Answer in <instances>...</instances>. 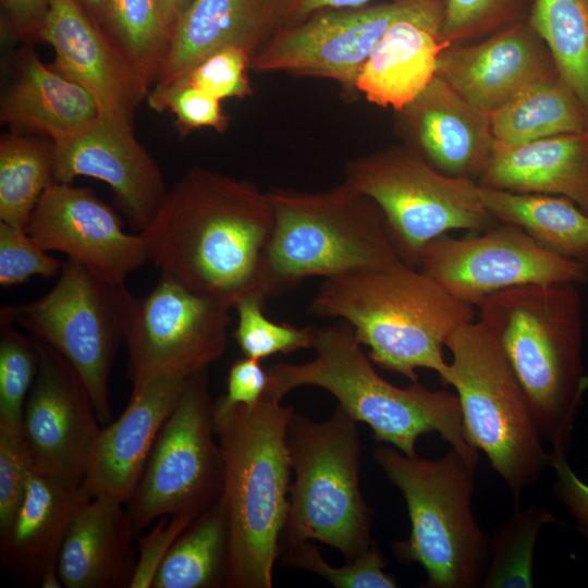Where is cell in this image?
<instances>
[{"label":"cell","mask_w":588,"mask_h":588,"mask_svg":"<svg viewBox=\"0 0 588 588\" xmlns=\"http://www.w3.org/2000/svg\"><path fill=\"white\" fill-rule=\"evenodd\" d=\"M273 225L267 192L213 170L189 169L140 232L148 261L196 294L231 308L264 292V250Z\"/></svg>","instance_id":"obj_1"},{"label":"cell","mask_w":588,"mask_h":588,"mask_svg":"<svg viewBox=\"0 0 588 588\" xmlns=\"http://www.w3.org/2000/svg\"><path fill=\"white\" fill-rule=\"evenodd\" d=\"M268 391L253 405L212 414L223 458L229 527L224 587L271 588L291 487L287 427L294 409Z\"/></svg>","instance_id":"obj_2"},{"label":"cell","mask_w":588,"mask_h":588,"mask_svg":"<svg viewBox=\"0 0 588 588\" xmlns=\"http://www.w3.org/2000/svg\"><path fill=\"white\" fill-rule=\"evenodd\" d=\"M479 321L505 353L552 454H566L588 390L576 283H531L480 301Z\"/></svg>","instance_id":"obj_3"},{"label":"cell","mask_w":588,"mask_h":588,"mask_svg":"<svg viewBox=\"0 0 588 588\" xmlns=\"http://www.w3.org/2000/svg\"><path fill=\"white\" fill-rule=\"evenodd\" d=\"M475 308L402 262L326 278L308 311L350 323L381 368L412 382L418 381L417 369L426 368L443 382L449 370L443 347L458 327L475 320Z\"/></svg>","instance_id":"obj_4"},{"label":"cell","mask_w":588,"mask_h":588,"mask_svg":"<svg viewBox=\"0 0 588 588\" xmlns=\"http://www.w3.org/2000/svg\"><path fill=\"white\" fill-rule=\"evenodd\" d=\"M313 348L316 355L307 363L272 365L267 391L282 400L299 387L321 388L355 421L368 425L378 442L415 456L417 440L438 432L477 466L478 451L465 438L456 394L429 390L418 381L406 388L393 385L375 370L346 321L319 328Z\"/></svg>","instance_id":"obj_5"},{"label":"cell","mask_w":588,"mask_h":588,"mask_svg":"<svg viewBox=\"0 0 588 588\" xmlns=\"http://www.w3.org/2000/svg\"><path fill=\"white\" fill-rule=\"evenodd\" d=\"M267 193L273 217L261 266L267 297L307 278L405 262L378 206L344 183L320 192L274 188Z\"/></svg>","instance_id":"obj_6"},{"label":"cell","mask_w":588,"mask_h":588,"mask_svg":"<svg viewBox=\"0 0 588 588\" xmlns=\"http://www.w3.org/2000/svg\"><path fill=\"white\" fill-rule=\"evenodd\" d=\"M372 456L401 491L411 522L408 538L394 543L395 555L424 568V587H481L490 537L473 512L476 466L453 448L427 460L382 444Z\"/></svg>","instance_id":"obj_7"},{"label":"cell","mask_w":588,"mask_h":588,"mask_svg":"<svg viewBox=\"0 0 588 588\" xmlns=\"http://www.w3.org/2000/svg\"><path fill=\"white\" fill-rule=\"evenodd\" d=\"M445 347L452 362L443 383L456 391L465 438L486 454L518 499L552 465L528 399L500 343L481 321L458 327Z\"/></svg>","instance_id":"obj_8"},{"label":"cell","mask_w":588,"mask_h":588,"mask_svg":"<svg viewBox=\"0 0 588 588\" xmlns=\"http://www.w3.org/2000/svg\"><path fill=\"white\" fill-rule=\"evenodd\" d=\"M356 422L339 405L322 421L292 415L286 441L294 481L281 543L319 541L347 561L373 544L371 511L359 485Z\"/></svg>","instance_id":"obj_9"},{"label":"cell","mask_w":588,"mask_h":588,"mask_svg":"<svg viewBox=\"0 0 588 588\" xmlns=\"http://www.w3.org/2000/svg\"><path fill=\"white\" fill-rule=\"evenodd\" d=\"M134 296L68 259L53 287L36 301L5 305L0 323L20 327L56 348L83 380L102 426L112 420L109 380L125 341Z\"/></svg>","instance_id":"obj_10"},{"label":"cell","mask_w":588,"mask_h":588,"mask_svg":"<svg viewBox=\"0 0 588 588\" xmlns=\"http://www.w3.org/2000/svg\"><path fill=\"white\" fill-rule=\"evenodd\" d=\"M342 183L378 206L400 257L411 266L440 235L500 223L481 204L478 183L437 171L405 145L348 161Z\"/></svg>","instance_id":"obj_11"},{"label":"cell","mask_w":588,"mask_h":588,"mask_svg":"<svg viewBox=\"0 0 588 588\" xmlns=\"http://www.w3.org/2000/svg\"><path fill=\"white\" fill-rule=\"evenodd\" d=\"M212 403L207 369L189 376L126 503L136 536L161 516H197L220 498L224 467Z\"/></svg>","instance_id":"obj_12"},{"label":"cell","mask_w":588,"mask_h":588,"mask_svg":"<svg viewBox=\"0 0 588 588\" xmlns=\"http://www.w3.org/2000/svg\"><path fill=\"white\" fill-rule=\"evenodd\" d=\"M230 309L160 275L146 296L134 297L130 311L124 342L132 391L157 378L208 369L226 348Z\"/></svg>","instance_id":"obj_13"},{"label":"cell","mask_w":588,"mask_h":588,"mask_svg":"<svg viewBox=\"0 0 588 588\" xmlns=\"http://www.w3.org/2000/svg\"><path fill=\"white\" fill-rule=\"evenodd\" d=\"M464 237L449 233L430 241L417 265L457 298L476 305L483 298L531 283H581L588 266L558 255L522 228L498 223Z\"/></svg>","instance_id":"obj_14"},{"label":"cell","mask_w":588,"mask_h":588,"mask_svg":"<svg viewBox=\"0 0 588 588\" xmlns=\"http://www.w3.org/2000/svg\"><path fill=\"white\" fill-rule=\"evenodd\" d=\"M442 1L391 0L318 11L281 27L255 56L250 69L330 79L346 94H357V77L387 29Z\"/></svg>","instance_id":"obj_15"},{"label":"cell","mask_w":588,"mask_h":588,"mask_svg":"<svg viewBox=\"0 0 588 588\" xmlns=\"http://www.w3.org/2000/svg\"><path fill=\"white\" fill-rule=\"evenodd\" d=\"M36 344L38 368L22 424L28 461L42 475L82 486L100 421L74 367L46 342Z\"/></svg>","instance_id":"obj_16"},{"label":"cell","mask_w":588,"mask_h":588,"mask_svg":"<svg viewBox=\"0 0 588 588\" xmlns=\"http://www.w3.org/2000/svg\"><path fill=\"white\" fill-rule=\"evenodd\" d=\"M26 231L47 252L63 253L97 277L118 284L148 261L140 233L86 187L54 182L40 197Z\"/></svg>","instance_id":"obj_17"},{"label":"cell","mask_w":588,"mask_h":588,"mask_svg":"<svg viewBox=\"0 0 588 588\" xmlns=\"http://www.w3.org/2000/svg\"><path fill=\"white\" fill-rule=\"evenodd\" d=\"M77 176L107 183L135 233L151 223L168 192L131 121L105 113L78 134L54 142L56 182L72 183Z\"/></svg>","instance_id":"obj_18"},{"label":"cell","mask_w":588,"mask_h":588,"mask_svg":"<svg viewBox=\"0 0 588 588\" xmlns=\"http://www.w3.org/2000/svg\"><path fill=\"white\" fill-rule=\"evenodd\" d=\"M37 40L52 47L51 66L88 90L102 113L132 121L149 83L79 0H49Z\"/></svg>","instance_id":"obj_19"},{"label":"cell","mask_w":588,"mask_h":588,"mask_svg":"<svg viewBox=\"0 0 588 588\" xmlns=\"http://www.w3.org/2000/svg\"><path fill=\"white\" fill-rule=\"evenodd\" d=\"M556 74L547 45L528 21L476 42L449 46L437 62V76L489 114Z\"/></svg>","instance_id":"obj_20"},{"label":"cell","mask_w":588,"mask_h":588,"mask_svg":"<svg viewBox=\"0 0 588 588\" xmlns=\"http://www.w3.org/2000/svg\"><path fill=\"white\" fill-rule=\"evenodd\" d=\"M396 113L405 146L437 171L478 183L497 142L489 113L470 105L438 76Z\"/></svg>","instance_id":"obj_21"},{"label":"cell","mask_w":588,"mask_h":588,"mask_svg":"<svg viewBox=\"0 0 588 588\" xmlns=\"http://www.w3.org/2000/svg\"><path fill=\"white\" fill-rule=\"evenodd\" d=\"M187 378H157L132 391L125 409L100 429L95 441L81 486L88 497L130 501Z\"/></svg>","instance_id":"obj_22"},{"label":"cell","mask_w":588,"mask_h":588,"mask_svg":"<svg viewBox=\"0 0 588 588\" xmlns=\"http://www.w3.org/2000/svg\"><path fill=\"white\" fill-rule=\"evenodd\" d=\"M284 25L283 0H193L173 27L156 83L182 76L226 48L254 59Z\"/></svg>","instance_id":"obj_23"},{"label":"cell","mask_w":588,"mask_h":588,"mask_svg":"<svg viewBox=\"0 0 588 588\" xmlns=\"http://www.w3.org/2000/svg\"><path fill=\"white\" fill-rule=\"evenodd\" d=\"M444 1L395 21L364 64L356 93L378 107L401 111L437 76Z\"/></svg>","instance_id":"obj_24"},{"label":"cell","mask_w":588,"mask_h":588,"mask_svg":"<svg viewBox=\"0 0 588 588\" xmlns=\"http://www.w3.org/2000/svg\"><path fill=\"white\" fill-rule=\"evenodd\" d=\"M135 537L125 503L105 494L91 498L72 520L58 558L63 587L128 588Z\"/></svg>","instance_id":"obj_25"},{"label":"cell","mask_w":588,"mask_h":588,"mask_svg":"<svg viewBox=\"0 0 588 588\" xmlns=\"http://www.w3.org/2000/svg\"><path fill=\"white\" fill-rule=\"evenodd\" d=\"M16 75L1 98L0 118L14 132L42 134L53 142L94 124L102 113L96 98L25 47L17 56Z\"/></svg>","instance_id":"obj_26"},{"label":"cell","mask_w":588,"mask_h":588,"mask_svg":"<svg viewBox=\"0 0 588 588\" xmlns=\"http://www.w3.org/2000/svg\"><path fill=\"white\" fill-rule=\"evenodd\" d=\"M90 499L81 486L30 467L24 501L0 537L3 568L30 585L39 584L45 569L58 562L72 520Z\"/></svg>","instance_id":"obj_27"},{"label":"cell","mask_w":588,"mask_h":588,"mask_svg":"<svg viewBox=\"0 0 588 588\" xmlns=\"http://www.w3.org/2000/svg\"><path fill=\"white\" fill-rule=\"evenodd\" d=\"M479 185L565 197L588 213V133L495 142Z\"/></svg>","instance_id":"obj_28"},{"label":"cell","mask_w":588,"mask_h":588,"mask_svg":"<svg viewBox=\"0 0 588 588\" xmlns=\"http://www.w3.org/2000/svg\"><path fill=\"white\" fill-rule=\"evenodd\" d=\"M477 193L485 209L498 222L517 225L547 249L588 266V213L572 200L479 184Z\"/></svg>","instance_id":"obj_29"},{"label":"cell","mask_w":588,"mask_h":588,"mask_svg":"<svg viewBox=\"0 0 588 588\" xmlns=\"http://www.w3.org/2000/svg\"><path fill=\"white\" fill-rule=\"evenodd\" d=\"M490 122L495 140L507 144L588 133V112L559 74L490 113Z\"/></svg>","instance_id":"obj_30"},{"label":"cell","mask_w":588,"mask_h":588,"mask_svg":"<svg viewBox=\"0 0 588 588\" xmlns=\"http://www.w3.org/2000/svg\"><path fill=\"white\" fill-rule=\"evenodd\" d=\"M228 558L229 527L219 498L175 540L151 588L224 587Z\"/></svg>","instance_id":"obj_31"},{"label":"cell","mask_w":588,"mask_h":588,"mask_svg":"<svg viewBox=\"0 0 588 588\" xmlns=\"http://www.w3.org/2000/svg\"><path fill=\"white\" fill-rule=\"evenodd\" d=\"M56 182L54 142L7 133L0 139V220L25 228L45 191Z\"/></svg>","instance_id":"obj_32"},{"label":"cell","mask_w":588,"mask_h":588,"mask_svg":"<svg viewBox=\"0 0 588 588\" xmlns=\"http://www.w3.org/2000/svg\"><path fill=\"white\" fill-rule=\"evenodd\" d=\"M527 21L588 112V0H534Z\"/></svg>","instance_id":"obj_33"},{"label":"cell","mask_w":588,"mask_h":588,"mask_svg":"<svg viewBox=\"0 0 588 588\" xmlns=\"http://www.w3.org/2000/svg\"><path fill=\"white\" fill-rule=\"evenodd\" d=\"M103 26L149 85L156 83L174 27L164 0H106Z\"/></svg>","instance_id":"obj_34"},{"label":"cell","mask_w":588,"mask_h":588,"mask_svg":"<svg viewBox=\"0 0 588 588\" xmlns=\"http://www.w3.org/2000/svg\"><path fill=\"white\" fill-rule=\"evenodd\" d=\"M560 523L543 506L520 507L516 502L509 520L490 538L489 563L481 587H534V553L541 528Z\"/></svg>","instance_id":"obj_35"},{"label":"cell","mask_w":588,"mask_h":588,"mask_svg":"<svg viewBox=\"0 0 588 588\" xmlns=\"http://www.w3.org/2000/svg\"><path fill=\"white\" fill-rule=\"evenodd\" d=\"M38 368L36 339L0 328V430L22 437L24 408Z\"/></svg>","instance_id":"obj_36"},{"label":"cell","mask_w":588,"mask_h":588,"mask_svg":"<svg viewBox=\"0 0 588 588\" xmlns=\"http://www.w3.org/2000/svg\"><path fill=\"white\" fill-rule=\"evenodd\" d=\"M265 302L261 295L249 294L234 305L237 313L234 338L245 356L262 360L279 353L314 347L319 328L273 322L264 315Z\"/></svg>","instance_id":"obj_37"},{"label":"cell","mask_w":588,"mask_h":588,"mask_svg":"<svg viewBox=\"0 0 588 588\" xmlns=\"http://www.w3.org/2000/svg\"><path fill=\"white\" fill-rule=\"evenodd\" d=\"M279 560L284 567L316 574L336 588H395L396 579L384 572L387 561L373 544L341 567L329 564L313 541L281 543Z\"/></svg>","instance_id":"obj_38"},{"label":"cell","mask_w":588,"mask_h":588,"mask_svg":"<svg viewBox=\"0 0 588 588\" xmlns=\"http://www.w3.org/2000/svg\"><path fill=\"white\" fill-rule=\"evenodd\" d=\"M534 0H444L440 30L446 46L485 39L528 20Z\"/></svg>","instance_id":"obj_39"},{"label":"cell","mask_w":588,"mask_h":588,"mask_svg":"<svg viewBox=\"0 0 588 588\" xmlns=\"http://www.w3.org/2000/svg\"><path fill=\"white\" fill-rule=\"evenodd\" d=\"M149 107L158 112L171 111L182 135L198 128L223 133L229 126L221 100L201 90L185 76L156 83L147 94Z\"/></svg>","instance_id":"obj_40"},{"label":"cell","mask_w":588,"mask_h":588,"mask_svg":"<svg viewBox=\"0 0 588 588\" xmlns=\"http://www.w3.org/2000/svg\"><path fill=\"white\" fill-rule=\"evenodd\" d=\"M63 264L48 255L25 228L0 222V284L25 282L34 275L52 278Z\"/></svg>","instance_id":"obj_41"},{"label":"cell","mask_w":588,"mask_h":588,"mask_svg":"<svg viewBox=\"0 0 588 588\" xmlns=\"http://www.w3.org/2000/svg\"><path fill=\"white\" fill-rule=\"evenodd\" d=\"M252 61L253 57L245 50L226 48L210 54L182 76L221 101L243 99L254 93L247 74Z\"/></svg>","instance_id":"obj_42"},{"label":"cell","mask_w":588,"mask_h":588,"mask_svg":"<svg viewBox=\"0 0 588 588\" xmlns=\"http://www.w3.org/2000/svg\"><path fill=\"white\" fill-rule=\"evenodd\" d=\"M29 471L22 437L0 430V537L8 531L24 501Z\"/></svg>","instance_id":"obj_43"},{"label":"cell","mask_w":588,"mask_h":588,"mask_svg":"<svg viewBox=\"0 0 588 588\" xmlns=\"http://www.w3.org/2000/svg\"><path fill=\"white\" fill-rule=\"evenodd\" d=\"M198 516V515H197ZM196 515L176 514L159 517L150 531L136 536L138 556L128 588H151L155 576L171 547Z\"/></svg>","instance_id":"obj_44"},{"label":"cell","mask_w":588,"mask_h":588,"mask_svg":"<svg viewBox=\"0 0 588 588\" xmlns=\"http://www.w3.org/2000/svg\"><path fill=\"white\" fill-rule=\"evenodd\" d=\"M260 362L247 356L235 360L228 373L226 392L213 402V406L226 409L257 403L268 387V371Z\"/></svg>","instance_id":"obj_45"},{"label":"cell","mask_w":588,"mask_h":588,"mask_svg":"<svg viewBox=\"0 0 588 588\" xmlns=\"http://www.w3.org/2000/svg\"><path fill=\"white\" fill-rule=\"evenodd\" d=\"M551 467L555 471V498L575 519L578 531L588 543V483L572 469L566 454H552Z\"/></svg>","instance_id":"obj_46"},{"label":"cell","mask_w":588,"mask_h":588,"mask_svg":"<svg viewBox=\"0 0 588 588\" xmlns=\"http://www.w3.org/2000/svg\"><path fill=\"white\" fill-rule=\"evenodd\" d=\"M49 0H1L13 32L22 39L37 40Z\"/></svg>","instance_id":"obj_47"},{"label":"cell","mask_w":588,"mask_h":588,"mask_svg":"<svg viewBox=\"0 0 588 588\" xmlns=\"http://www.w3.org/2000/svg\"><path fill=\"white\" fill-rule=\"evenodd\" d=\"M285 25L298 23L309 15L326 9L356 8L372 0H283Z\"/></svg>","instance_id":"obj_48"},{"label":"cell","mask_w":588,"mask_h":588,"mask_svg":"<svg viewBox=\"0 0 588 588\" xmlns=\"http://www.w3.org/2000/svg\"><path fill=\"white\" fill-rule=\"evenodd\" d=\"M41 588H61L63 587L58 562L49 565L42 573L39 584Z\"/></svg>","instance_id":"obj_49"},{"label":"cell","mask_w":588,"mask_h":588,"mask_svg":"<svg viewBox=\"0 0 588 588\" xmlns=\"http://www.w3.org/2000/svg\"><path fill=\"white\" fill-rule=\"evenodd\" d=\"M85 10L103 26L106 0H79ZM105 27V26H103Z\"/></svg>","instance_id":"obj_50"},{"label":"cell","mask_w":588,"mask_h":588,"mask_svg":"<svg viewBox=\"0 0 588 588\" xmlns=\"http://www.w3.org/2000/svg\"><path fill=\"white\" fill-rule=\"evenodd\" d=\"M193 0H164L169 14L174 22L180 19L184 11L188 8Z\"/></svg>","instance_id":"obj_51"},{"label":"cell","mask_w":588,"mask_h":588,"mask_svg":"<svg viewBox=\"0 0 588 588\" xmlns=\"http://www.w3.org/2000/svg\"><path fill=\"white\" fill-rule=\"evenodd\" d=\"M587 237H588V230H587Z\"/></svg>","instance_id":"obj_52"}]
</instances>
